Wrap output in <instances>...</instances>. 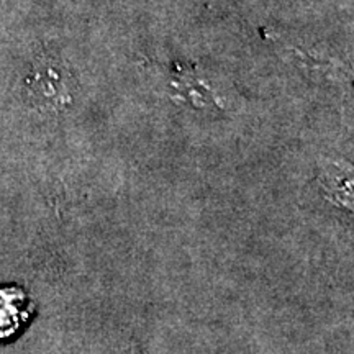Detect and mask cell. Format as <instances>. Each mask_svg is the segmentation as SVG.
<instances>
[{"instance_id":"cell-2","label":"cell","mask_w":354,"mask_h":354,"mask_svg":"<svg viewBox=\"0 0 354 354\" xmlns=\"http://www.w3.org/2000/svg\"><path fill=\"white\" fill-rule=\"evenodd\" d=\"M32 302L20 287L0 289V339L19 333L32 315Z\"/></svg>"},{"instance_id":"cell-1","label":"cell","mask_w":354,"mask_h":354,"mask_svg":"<svg viewBox=\"0 0 354 354\" xmlns=\"http://www.w3.org/2000/svg\"><path fill=\"white\" fill-rule=\"evenodd\" d=\"M30 99L37 107L57 110L68 107L73 102V77L61 63L53 59H41L26 79Z\"/></svg>"}]
</instances>
